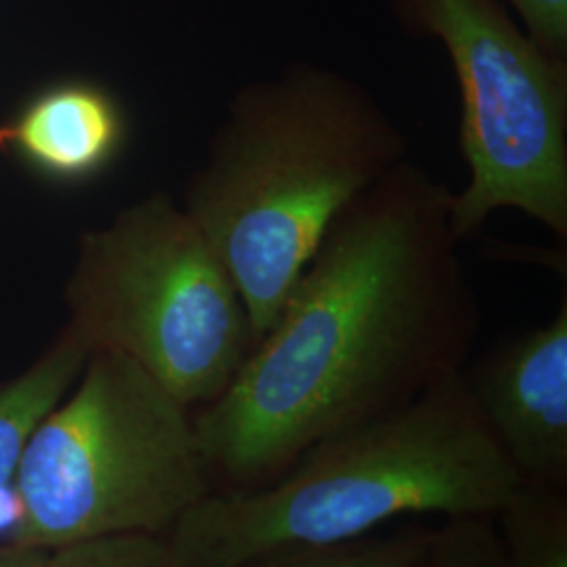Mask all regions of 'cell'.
Returning a JSON list of instances; mask_svg holds the SVG:
<instances>
[{"mask_svg": "<svg viewBox=\"0 0 567 567\" xmlns=\"http://www.w3.org/2000/svg\"><path fill=\"white\" fill-rule=\"evenodd\" d=\"M458 246L452 189L410 158L344 208L236 379L192 416L217 489L271 484L465 368L482 311Z\"/></svg>", "mask_w": 567, "mask_h": 567, "instance_id": "obj_1", "label": "cell"}, {"mask_svg": "<svg viewBox=\"0 0 567 567\" xmlns=\"http://www.w3.org/2000/svg\"><path fill=\"white\" fill-rule=\"evenodd\" d=\"M408 158L400 122L334 68L292 61L231 95L182 206L236 284L255 343L334 219Z\"/></svg>", "mask_w": 567, "mask_h": 567, "instance_id": "obj_2", "label": "cell"}, {"mask_svg": "<svg viewBox=\"0 0 567 567\" xmlns=\"http://www.w3.org/2000/svg\"><path fill=\"white\" fill-rule=\"evenodd\" d=\"M519 482L461 370L318 442L271 484L215 489L164 538L173 567H238L271 550L349 543L400 517H494Z\"/></svg>", "mask_w": 567, "mask_h": 567, "instance_id": "obj_3", "label": "cell"}, {"mask_svg": "<svg viewBox=\"0 0 567 567\" xmlns=\"http://www.w3.org/2000/svg\"><path fill=\"white\" fill-rule=\"evenodd\" d=\"M215 489L192 412L128 358L95 349L25 450L9 543L166 536Z\"/></svg>", "mask_w": 567, "mask_h": 567, "instance_id": "obj_4", "label": "cell"}, {"mask_svg": "<svg viewBox=\"0 0 567 567\" xmlns=\"http://www.w3.org/2000/svg\"><path fill=\"white\" fill-rule=\"evenodd\" d=\"M65 305L93 351L128 358L187 410L217 400L255 347L221 257L166 192L82 234Z\"/></svg>", "mask_w": 567, "mask_h": 567, "instance_id": "obj_5", "label": "cell"}, {"mask_svg": "<svg viewBox=\"0 0 567 567\" xmlns=\"http://www.w3.org/2000/svg\"><path fill=\"white\" fill-rule=\"evenodd\" d=\"M412 37L446 49L461 100L465 187L452 227L471 238L517 210L567 240V60L548 53L501 0H389Z\"/></svg>", "mask_w": 567, "mask_h": 567, "instance_id": "obj_6", "label": "cell"}, {"mask_svg": "<svg viewBox=\"0 0 567 567\" xmlns=\"http://www.w3.org/2000/svg\"><path fill=\"white\" fill-rule=\"evenodd\" d=\"M466 389L517 475L567 492V301L463 368Z\"/></svg>", "mask_w": 567, "mask_h": 567, "instance_id": "obj_7", "label": "cell"}, {"mask_svg": "<svg viewBox=\"0 0 567 567\" xmlns=\"http://www.w3.org/2000/svg\"><path fill=\"white\" fill-rule=\"evenodd\" d=\"M121 100L100 82L63 79L34 91L0 122V154L55 185H84L121 161L128 143Z\"/></svg>", "mask_w": 567, "mask_h": 567, "instance_id": "obj_8", "label": "cell"}, {"mask_svg": "<svg viewBox=\"0 0 567 567\" xmlns=\"http://www.w3.org/2000/svg\"><path fill=\"white\" fill-rule=\"evenodd\" d=\"M91 344L68 324L37 362L0 381V532L4 543L13 527V489L21 461L37 429L79 381Z\"/></svg>", "mask_w": 567, "mask_h": 567, "instance_id": "obj_9", "label": "cell"}, {"mask_svg": "<svg viewBox=\"0 0 567 567\" xmlns=\"http://www.w3.org/2000/svg\"><path fill=\"white\" fill-rule=\"evenodd\" d=\"M494 526L508 567H567V492L522 480Z\"/></svg>", "mask_w": 567, "mask_h": 567, "instance_id": "obj_10", "label": "cell"}, {"mask_svg": "<svg viewBox=\"0 0 567 567\" xmlns=\"http://www.w3.org/2000/svg\"><path fill=\"white\" fill-rule=\"evenodd\" d=\"M435 534L437 527L410 524L339 545L271 550L238 567H426Z\"/></svg>", "mask_w": 567, "mask_h": 567, "instance_id": "obj_11", "label": "cell"}, {"mask_svg": "<svg viewBox=\"0 0 567 567\" xmlns=\"http://www.w3.org/2000/svg\"><path fill=\"white\" fill-rule=\"evenodd\" d=\"M47 567H173L164 536L124 534L49 550Z\"/></svg>", "mask_w": 567, "mask_h": 567, "instance_id": "obj_12", "label": "cell"}, {"mask_svg": "<svg viewBox=\"0 0 567 567\" xmlns=\"http://www.w3.org/2000/svg\"><path fill=\"white\" fill-rule=\"evenodd\" d=\"M426 567H508L494 517L444 519Z\"/></svg>", "mask_w": 567, "mask_h": 567, "instance_id": "obj_13", "label": "cell"}, {"mask_svg": "<svg viewBox=\"0 0 567 567\" xmlns=\"http://www.w3.org/2000/svg\"><path fill=\"white\" fill-rule=\"evenodd\" d=\"M527 34L548 53L567 60V0H505Z\"/></svg>", "mask_w": 567, "mask_h": 567, "instance_id": "obj_14", "label": "cell"}, {"mask_svg": "<svg viewBox=\"0 0 567 567\" xmlns=\"http://www.w3.org/2000/svg\"><path fill=\"white\" fill-rule=\"evenodd\" d=\"M49 550L25 547L16 543H0V567H47Z\"/></svg>", "mask_w": 567, "mask_h": 567, "instance_id": "obj_15", "label": "cell"}]
</instances>
